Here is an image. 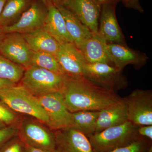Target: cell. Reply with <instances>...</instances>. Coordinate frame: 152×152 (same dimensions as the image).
Segmentation results:
<instances>
[{
    "mask_svg": "<svg viewBox=\"0 0 152 152\" xmlns=\"http://www.w3.org/2000/svg\"><path fill=\"white\" fill-rule=\"evenodd\" d=\"M60 92L71 113L100 111L121 102L123 98L115 92L95 84L84 76L65 75Z\"/></svg>",
    "mask_w": 152,
    "mask_h": 152,
    "instance_id": "6da1fadb",
    "label": "cell"
},
{
    "mask_svg": "<svg viewBox=\"0 0 152 152\" xmlns=\"http://www.w3.org/2000/svg\"><path fill=\"white\" fill-rule=\"evenodd\" d=\"M0 101L15 113L29 116L47 125L48 115L38 98L21 85L0 89Z\"/></svg>",
    "mask_w": 152,
    "mask_h": 152,
    "instance_id": "7a4b0ae2",
    "label": "cell"
},
{
    "mask_svg": "<svg viewBox=\"0 0 152 152\" xmlns=\"http://www.w3.org/2000/svg\"><path fill=\"white\" fill-rule=\"evenodd\" d=\"M138 126L128 121L122 124L95 133L88 138L94 152L110 151L140 138L138 133Z\"/></svg>",
    "mask_w": 152,
    "mask_h": 152,
    "instance_id": "3957f363",
    "label": "cell"
},
{
    "mask_svg": "<svg viewBox=\"0 0 152 152\" xmlns=\"http://www.w3.org/2000/svg\"><path fill=\"white\" fill-rule=\"evenodd\" d=\"M64 76L42 68L31 66L25 69L20 82L22 86L38 97L61 91Z\"/></svg>",
    "mask_w": 152,
    "mask_h": 152,
    "instance_id": "277c9868",
    "label": "cell"
},
{
    "mask_svg": "<svg viewBox=\"0 0 152 152\" xmlns=\"http://www.w3.org/2000/svg\"><path fill=\"white\" fill-rule=\"evenodd\" d=\"M123 70L105 63H85L83 76L95 84L115 92L126 88L128 81Z\"/></svg>",
    "mask_w": 152,
    "mask_h": 152,
    "instance_id": "5b68a950",
    "label": "cell"
},
{
    "mask_svg": "<svg viewBox=\"0 0 152 152\" xmlns=\"http://www.w3.org/2000/svg\"><path fill=\"white\" fill-rule=\"evenodd\" d=\"M42 124L43 123L36 119L24 118L18 126V136L28 145L49 152H54V133Z\"/></svg>",
    "mask_w": 152,
    "mask_h": 152,
    "instance_id": "8992f818",
    "label": "cell"
},
{
    "mask_svg": "<svg viewBox=\"0 0 152 152\" xmlns=\"http://www.w3.org/2000/svg\"><path fill=\"white\" fill-rule=\"evenodd\" d=\"M129 120L137 126L152 125V91L136 89L124 98Z\"/></svg>",
    "mask_w": 152,
    "mask_h": 152,
    "instance_id": "52a82bcc",
    "label": "cell"
},
{
    "mask_svg": "<svg viewBox=\"0 0 152 152\" xmlns=\"http://www.w3.org/2000/svg\"><path fill=\"white\" fill-rule=\"evenodd\" d=\"M48 115L47 126L53 131L70 127L71 113L67 108L60 92L50 93L37 97Z\"/></svg>",
    "mask_w": 152,
    "mask_h": 152,
    "instance_id": "ba28073f",
    "label": "cell"
},
{
    "mask_svg": "<svg viewBox=\"0 0 152 152\" xmlns=\"http://www.w3.org/2000/svg\"><path fill=\"white\" fill-rule=\"evenodd\" d=\"M33 52L22 34L9 33L0 39V53L25 69L30 66Z\"/></svg>",
    "mask_w": 152,
    "mask_h": 152,
    "instance_id": "9c48e42d",
    "label": "cell"
},
{
    "mask_svg": "<svg viewBox=\"0 0 152 152\" xmlns=\"http://www.w3.org/2000/svg\"><path fill=\"white\" fill-rule=\"evenodd\" d=\"M48 15V10L40 3H34L22 14L13 24L1 28L4 34L9 33L28 34L43 26Z\"/></svg>",
    "mask_w": 152,
    "mask_h": 152,
    "instance_id": "30bf717a",
    "label": "cell"
},
{
    "mask_svg": "<svg viewBox=\"0 0 152 152\" xmlns=\"http://www.w3.org/2000/svg\"><path fill=\"white\" fill-rule=\"evenodd\" d=\"M53 132L54 152H94L88 138L80 131L68 127Z\"/></svg>",
    "mask_w": 152,
    "mask_h": 152,
    "instance_id": "8fae6325",
    "label": "cell"
},
{
    "mask_svg": "<svg viewBox=\"0 0 152 152\" xmlns=\"http://www.w3.org/2000/svg\"><path fill=\"white\" fill-rule=\"evenodd\" d=\"M106 49L113 64L123 71L129 65L139 69L145 65L149 58L145 53L130 48L127 45L107 43Z\"/></svg>",
    "mask_w": 152,
    "mask_h": 152,
    "instance_id": "7c38bea8",
    "label": "cell"
},
{
    "mask_svg": "<svg viewBox=\"0 0 152 152\" xmlns=\"http://www.w3.org/2000/svg\"><path fill=\"white\" fill-rule=\"evenodd\" d=\"M116 6L115 4L102 6L98 34L108 43L126 45L116 15Z\"/></svg>",
    "mask_w": 152,
    "mask_h": 152,
    "instance_id": "4fadbf2b",
    "label": "cell"
},
{
    "mask_svg": "<svg viewBox=\"0 0 152 152\" xmlns=\"http://www.w3.org/2000/svg\"><path fill=\"white\" fill-rule=\"evenodd\" d=\"M64 6L73 13L93 34H98L101 5L93 0H68Z\"/></svg>",
    "mask_w": 152,
    "mask_h": 152,
    "instance_id": "5bb4252c",
    "label": "cell"
},
{
    "mask_svg": "<svg viewBox=\"0 0 152 152\" xmlns=\"http://www.w3.org/2000/svg\"><path fill=\"white\" fill-rule=\"evenodd\" d=\"M55 57L65 75L83 76V66L86 61L80 51L72 43L60 45Z\"/></svg>",
    "mask_w": 152,
    "mask_h": 152,
    "instance_id": "9a60e30c",
    "label": "cell"
},
{
    "mask_svg": "<svg viewBox=\"0 0 152 152\" xmlns=\"http://www.w3.org/2000/svg\"><path fill=\"white\" fill-rule=\"evenodd\" d=\"M64 19L67 31L72 43L78 49L93 36L86 26L64 6L55 5Z\"/></svg>",
    "mask_w": 152,
    "mask_h": 152,
    "instance_id": "2e32d148",
    "label": "cell"
},
{
    "mask_svg": "<svg viewBox=\"0 0 152 152\" xmlns=\"http://www.w3.org/2000/svg\"><path fill=\"white\" fill-rule=\"evenodd\" d=\"M43 27L60 45L72 43L62 15L56 6L48 2V15Z\"/></svg>",
    "mask_w": 152,
    "mask_h": 152,
    "instance_id": "e0dca14e",
    "label": "cell"
},
{
    "mask_svg": "<svg viewBox=\"0 0 152 152\" xmlns=\"http://www.w3.org/2000/svg\"><path fill=\"white\" fill-rule=\"evenodd\" d=\"M128 121L127 107L123 98L121 102L100 111L95 133L122 124Z\"/></svg>",
    "mask_w": 152,
    "mask_h": 152,
    "instance_id": "ac0fdd59",
    "label": "cell"
},
{
    "mask_svg": "<svg viewBox=\"0 0 152 152\" xmlns=\"http://www.w3.org/2000/svg\"><path fill=\"white\" fill-rule=\"evenodd\" d=\"M107 42L99 34L93 36L81 46L78 49L81 52L87 63H105L113 64L106 49Z\"/></svg>",
    "mask_w": 152,
    "mask_h": 152,
    "instance_id": "d6986e66",
    "label": "cell"
},
{
    "mask_svg": "<svg viewBox=\"0 0 152 152\" xmlns=\"http://www.w3.org/2000/svg\"><path fill=\"white\" fill-rule=\"evenodd\" d=\"M33 52H44L56 56L60 44L43 27L23 34Z\"/></svg>",
    "mask_w": 152,
    "mask_h": 152,
    "instance_id": "ffe728a7",
    "label": "cell"
},
{
    "mask_svg": "<svg viewBox=\"0 0 152 152\" xmlns=\"http://www.w3.org/2000/svg\"><path fill=\"white\" fill-rule=\"evenodd\" d=\"M99 112L82 111L71 113L70 127L80 131L88 137L96 132Z\"/></svg>",
    "mask_w": 152,
    "mask_h": 152,
    "instance_id": "44dd1931",
    "label": "cell"
},
{
    "mask_svg": "<svg viewBox=\"0 0 152 152\" xmlns=\"http://www.w3.org/2000/svg\"><path fill=\"white\" fill-rule=\"evenodd\" d=\"M31 0H7L0 16V27L16 22L28 5Z\"/></svg>",
    "mask_w": 152,
    "mask_h": 152,
    "instance_id": "7402d4cb",
    "label": "cell"
},
{
    "mask_svg": "<svg viewBox=\"0 0 152 152\" xmlns=\"http://www.w3.org/2000/svg\"><path fill=\"white\" fill-rule=\"evenodd\" d=\"M25 68L11 61L0 53V78L17 84L20 81Z\"/></svg>",
    "mask_w": 152,
    "mask_h": 152,
    "instance_id": "603a6c76",
    "label": "cell"
},
{
    "mask_svg": "<svg viewBox=\"0 0 152 152\" xmlns=\"http://www.w3.org/2000/svg\"><path fill=\"white\" fill-rule=\"evenodd\" d=\"M38 67L57 73L65 75L55 56L44 52H33L30 66ZM29 66V67H30Z\"/></svg>",
    "mask_w": 152,
    "mask_h": 152,
    "instance_id": "cb8c5ba5",
    "label": "cell"
},
{
    "mask_svg": "<svg viewBox=\"0 0 152 152\" xmlns=\"http://www.w3.org/2000/svg\"><path fill=\"white\" fill-rule=\"evenodd\" d=\"M108 152H152V141L141 137L128 145Z\"/></svg>",
    "mask_w": 152,
    "mask_h": 152,
    "instance_id": "d4e9b609",
    "label": "cell"
},
{
    "mask_svg": "<svg viewBox=\"0 0 152 152\" xmlns=\"http://www.w3.org/2000/svg\"><path fill=\"white\" fill-rule=\"evenodd\" d=\"M0 152H25L24 143L16 136L0 147Z\"/></svg>",
    "mask_w": 152,
    "mask_h": 152,
    "instance_id": "484cf974",
    "label": "cell"
},
{
    "mask_svg": "<svg viewBox=\"0 0 152 152\" xmlns=\"http://www.w3.org/2000/svg\"><path fill=\"white\" fill-rule=\"evenodd\" d=\"M16 113L0 101V121L7 126L16 125L18 121Z\"/></svg>",
    "mask_w": 152,
    "mask_h": 152,
    "instance_id": "4316f807",
    "label": "cell"
},
{
    "mask_svg": "<svg viewBox=\"0 0 152 152\" xmlns=\"http://www.w3.org/2000/svg\"><path fill=\"white\" fill-rule=\"evenodd\" d=\"M18 129L16 125L7 126L0 129V147L12 138L18 135Z\"/></svg>",
    "mask_w": 152,
    "mask_h": 152,
    "instance_id": "83f0119b",
    "label": "cell"
},
{
    "mask_svg": "<svg viewBox=\"0 0 152 152\" xmlns=\"http://www.w3.org/2000/svg\"><path fill=\"white\" fill-rule=\"evenodd\" d=\"M138 133L141 137L152 141V125L139 126Z\"/></svg>",
    "mask_w": 152,
    "mask_h": 152,
    "instance_id": "f1b7e54d",
    "label": "cell"
},
{
    "mask_svg": "<svg viewBox=\"0 0 152 152\" xmlns=\"http://www.w3.org/2000/svg\"><path fill=\"white\" fill-rule=\"evenodd\" d=\"M121 2L128 8L133 9L141 13L144 12L143 9L141 5L139 0H121Z\"/></svg>",
    "mask_w": 152,
    "mask_h": 152,
    "instance_id": "f546056e",
    "label": "cell"
},
{
    "mask_svg": "<svg viewBox=\"0 0 152 152\" xmlns=\"http://www.w3.org/2000/svg\"><path fill=\"white\" fill-rule=\"evenodd\" d=\"M17 84L10 81L8 80L0 78V89L9 88V87L15 86Z\"/></svg>",
    "mask_w": 152,
    "mask_h": 152,
    "instance_id": "4dcf8cb0",
    "label": "cell"
},
{
    "mask_svg": "<svg viewBox=\"0 0 152 152\" xmlns=\"http://www.w3.org/2000/svg\"><path fill=\"white\" fill-rule=\"evenodd\" d=\"M101 6L104 4L117 5L121 0H93Z\"/></svg>",
    "mask_w": 152,
    "mask_h": 152,
    "instance_id": "1f68e13d",
    "label": "cell"
},
{
    "mask_svg": "<svg viewBox=\"0 0 152 152\" xmlns=\"http://www.w3.org/2000/svg\"><path fill=\"white\" fill-rule=\"evenodd\" d=\"M25 152H49L45 150L30 146L26 144H25Z\"/></svg>",
    "mask_w": 152,
    "mask_h": 152,
    "instance_id": "d6a6232c",
    "label": "cell"
},
{
    "mask_svg": "<svg viewBox=\"0 0 152 152\" xmlns=\"http://www.w3.org/2000/svg\"><path fill=\"white\" fill-rule=\"evenodd\" d=\"M48 2H51L55 5H64L68 0H45Z\"/></svg>",
    "mask_w": 152,
    "mask_h": 152,
    "instance_id": "836d02e7",
    "label": "cell"
},
{
    "mask_svg": "<svg viewBox=\"0 0 152 152\" xmlns=\"http://www.w3.org/2000/svg\"><path fill=\"white\" fill-rule=\"evenodd\" d=\"M7 0H0V16L4 8V6Z\"/></svg>",
    "mask_w": 152,
    "mask_h": 152,
    "instance_id": "e575fe53",
    "label": "cell"
},
{
    "mask_svg": "<svg viewBox=\"0 0 152 152\" xmlns=\"http://www.w3.org/2000/svg\"><path fill=\"white\" fill-rule=\"evenodd\" d=\"M7 125H6L4 123L0 121V129L1 128L5 127L7 126Z\"/></svg>",
    "mask_w": 152,
    "mask_h": 152,
    "instance_id": "d590c367",
    "label": "cell"
},
{
    "mask_svg": "<svg viewBox=\"0 0 152 152\" xmlns=\"http://www.w3.org/2000/svg\"><path fill=\"white\" fill-rule=\"evenodd\" d=\"M3 36H4V34H3L1 31V28L0 27V39H1Z\"/></svg>",
    "mask_w": 152,
    "mask_h": 152,
    "instance_id": "8d00e7d4",
    "label": "cell"
}]
</instances>
